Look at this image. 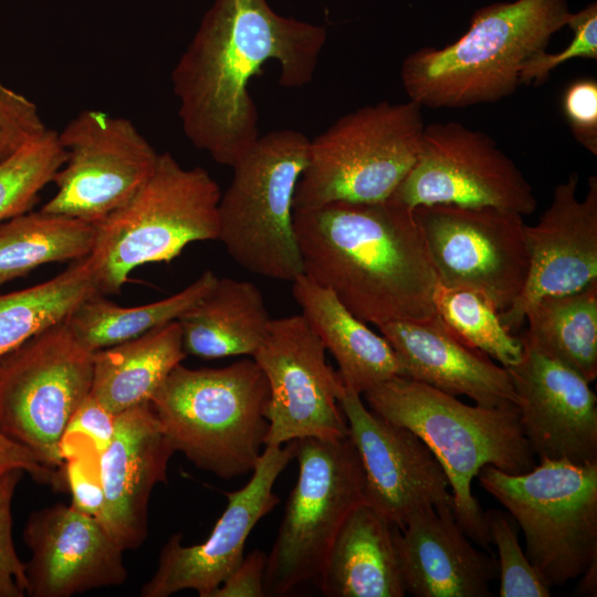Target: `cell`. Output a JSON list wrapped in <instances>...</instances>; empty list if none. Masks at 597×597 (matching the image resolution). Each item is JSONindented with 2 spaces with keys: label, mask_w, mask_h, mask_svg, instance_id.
Listing matches in <instances>:
<instances>
[{
  "label": "cell",
  "mask_w": 597,
  "mask_h": 597,
  "mask_svg": "<svg viewBox=\"0 0 597 597\" xmlns=\"http://www.w3.org/2000/svg\"><path fill=\"white\" fill-rule=\"evenodd\" d=\"M567 0H514L478 9L469 28L443 48L407 55L400 78L421 107L460 108L496 103L515 92L525 62L566 27Z\"/></svg>",
  "instance_id": "obj_4"
},
{
  "label": "cell",
  "mask_w": 597,
  "mask_h": 597,
  "mask_svg": "<svg viewBox=\"0 0 597 597\" xmlns=\"http://www.w3.org/2000/svg\"><path fill=\"white\" fill-rule=\"evenodd\" d=\"M95 224L27 211L0 223V286L38 266L87 258L94 247Z\"/></svg>",
  "instance_id": "obj_30"
},
{
  "label": "cell",
  "mask_w": 597,
  "mask_h": 597,
  "mask_svg": "<svg viewBox=\"0 0 597 597\" xmlns=\"http://www.w3.org/2000/svg\"><path fill=\"white\" fill-rule=\"evenodd\" d=\"M268 380L252 358L220 368L177 365L150 400L174 452L223 480L253 471L269 428Z\"/></svg>",
  "instance_id": "obj_5"
},
{
  "label": "cell",
  "mask_w": 597,
  "mask_h": 597,
  "mask_svg": "<svg viewBox=\"0 0 597 597\" xmlns=\"http://www.w3.org/2000/svg\"><path fill=\"white\" fill-rule=\"evenodd\" d=\"M325 347L302 314L271 320L252 356L269 385L265 446L348 437L339 405L344 385L326 360Z\"/></svg>",
  "instance_id": "obj_15"
},
{
  "label": "cell",
  "mask_w": 597,
  "mask_h": 597,
  "mask_svg": "<svg viewBox=\"0 0 597 597\" xmlns=\"http://www.w3.org/2000/svg\"><path fill=\"white\" fill-rule=\"evenodd\" d=\"M221 193L206 169L159 154L147 181L95 224L88 260L100 293H118L135 269L170 262L192 242L217 240Z\"/></svg>",
  "instance_id": "obj_6"
},
{
  "label": "cell",
  "mask_w": 597,
  "mask_h": 597,
  "mask_svg": "<svg viewBox=\"0 0 597 597\" xmlns=\"http://www.w3.org/2000/svg\"><path fill=\"white\" fill-rule=\"evenodd\" d=\"M421 108L410 100L383 101L344 115L310 139L294 210L389 199L418 157L426 126Z\"/></svg>",
  "instance_id": "obj_8"
},
{
  "label": "cell",
  "mask_w": 597,
  "mask_h": 597,
  "mask_svg": "<svg viewBox=\"0 0 597 597\" xmlns=\"http://www.w3.org/2000/svg\"><path fill=\"white\" fill-rule=\"evenodd\" d=\"M268 554L254 549L212 593L211 597H265L264 574Z\"/></svg>",
  "instance_id": "obj_41"
},
{
  "label": "cell",
  "mask_w": 597,
  "mask_h": 597,
  "mask_svg": "<svg viewBox=\"0 0 597 597\" xmlns=\"http://www.w3.org/2000/svg\"><path fill=\"white\" fill-rule=\"evenodd\" d=\"M66 158L41 208L97 224L151 176L159 154L127 118L85 109L57 133Z\"/></svg>",
  "instance_id": "obj_14"
},
{
  "label": "cell",
  "mask_w": 597,
  "mask_h": 597,
  "mask_svg": "<svg viewBox=\"0 0 597 597\" xmlns=\"http://www.w3.org/2000/svg\"><path fill=\"white\" fill-rule=\"evenodd\" d=\"M65 158L57 133L48 128L0 160V222L29 211Z\"/></svg>",
  "instance_id": "obj_33"
},
{
  "label": "cell",
  "mask_w": 597,
  "mask_h": 597,
  "mask_svg": "<svg viewBox=\"0 0 597 597\" xmlns=\"http://www.w3.org/2000/svg\"><path fill=\"white\" fill-rule=\"evenodd\" d=\"M575 595L595 597L597 595V559H595L580 575Z\"/></svg>",
  "instance_id": "obj_43"
},
{
  "label": "cell",
  "mask_w": 597,
  "mask_h": 597,
  "mask_svg": "<svg viewBox=\"0 0 597 597\" xmlns=\"http://www.w3.org/2000/svg\"><path fill=\"white\" fill-rule=\"evenodd\" d=\"M291 283L301 314L334 356L344 387L363 395L394 377H405L388 341L356 317L329 289L304 273Z\"/></svg>",
  "instance_id": "obj_24"
},
{
  "label": "cell",
  "mask_w": 597,
  "mask_h": 597,
  "mask_svg": "<svg viewBox=\"0 0 597 597\" xmlns=\"http://www.w3.org/2000/svg\"><path fill=\"white\" fill-rule=\"evenodd\" d=\"M326 39V28L281 15L268 0H213L171 72L187 138L232 168L260 137L251 78L275 61L281 86L308 84Z\"/></svg>",
  "instance_id": "obj_1"
},
{
  "label": "cell",
  "mask_w": 597,
  "mask_h": 597,
  "mask_svg": "<svg viewBox=\"0 0 597 597\" xmlns=\"http://www.w3.org/2000/svg\"><path fill=\"white\" fill-rule=\"evenodd\" d=\"M505 367L521 426L540 460L597 462V398L583 376L534 348Z\"/></svg>",
  "instance_id": "obj_19"
},
{
  "label": "cell",
  "mask_w": 597,
  "mask_h": 597,
  "mask_svg": "<svg viewBox=\"0 0 597 597\" xmlns=\"http://www.w3.org/2000/svg\"><path fill=\"white\" fill-rule=\"evenodd\" d=\"M217 280L218 276L207 270L179 292L137 306L117 305L98 293L82 302L65 322L77 342L94 353L178 321L212 289Z\"/></svg>",
  "instance_id": "obj_29"
},
{
  "label": "cell",
  "mask_w": 597,
  "mask_h": 597,
  "mask_svg": "<svg viewBox=\"0 0 597 597\" xmlns=\"http://www.w3.org/2000/svg\"><path fill=\"white\" fill-rule=\"evenodd\" d=\"M174 453L150 402L116 415L112 440L98 455L104 494L98 520L123 551L145 541L149 498L166 482Z\"/></svg>",
  "instance_id": "obj_21"
},
{
  "label": "cell",
  "mask_w": 597,
  "mask_h": 597,
  "mask_svg": "<svg viewBox=\"0 0 597 597\" xmlns=\"http://www.w3.org/2000/svg\"><path fill=\"white\" fill-rule=\"evenodd\" d=\"M406 594L415 597H490L498 559L475 549L452 511L415 513L396 536Z\"/></svg>",
  "instance_id": "obj_23"
},
{
  "label": "cell",
  "mask_w": 597,
  "mask_h": 597,
  "mask_svg": "<svg viewBox=\"0 0 597 597\" xmlns=\"http://www.w3.org/2000/svg\"><path fill=\"white\" fill-rule=\"evenodd\" d=\"M295 447V441L264 447L248 483L237 491L224 492L227 506L205 542L186 546L180 534L170 536L140 596L168 597L193 589L200 597H211L242 561L253 527L277 505L280 500L273 486L294 459Z\"/></svg>",
  "instance_id": "obj_17"
},
{
  "label": "cell",
  "mask_w": 597,
  "mask_h": 597,
  "mask_svg": "<svg viewBox=\"0 0 597 597\" xmlns=\"http://www.w3.org/2000/svg\"><path fill=\"white\" fill-rule=\"evenodd\" d=\"M524 345L572 368L588 383L597 378V282L573 293L546 296L525 313Z\"/></svg>",
  "instance_id": "obj_28"
},
{
  "label": "cell",
  "mask_w": 597,
  "mask_h": 597,
  "mask_svg": "<svg viewBox=\"0 0 597 597\" xmlns=\"http://www.w3.org/2000/svg\"><path fill=\"white\" fill-rule=\"evenodd\" d=\"M92 380L93 353L66 322L42 331L0 358V430L62 471L61 441Z\"/></svg>",
  "instance_id": "obj_11"
},
{
  "label": "cell",
  "mask_w": 597,
  "mask_h": 597,
  "mask_svg": "<svg viewBox=\"0 0 597 597\" xmlns=\"http://www.w3.org/2000/svg\"><path fill=\"white\" fill-rule=\"evenodd\" d=\"M573 172L553 191L551 205L534 226H526L530 268L514 303L500 313L512 333L524 324L527 310L546 296L577 292L597 282V178L588 179L584 199Z\"/></svg>",
  "instance_id": "obj_18"
},
{
  "label": "cell",
  "mask_w": 597,
  "mask_h": 597,
  "mask_svg": "<svg viewBox=\"0 0 597 597\" xmlns=\"http://www.w3.org/2000/svg\"><path fill=\"white\" fill-rule=\"evenodd\" d=\"M22 471H13L0 481V597L27 595V566L17 554L12 538L11 506Z\"/></svg>",
  "instance_id": "obj_37"
},
{
  "label": "cell",
  "mask_w": 597,
  "mask_h": 597,
  "mask_svg": "<svg viewBox=\"0 0 597 597\" xmlns=\"http://www.w3.org/2000/svg\"><path fill=\"white\" fill-rule=\"evenodd\" d=\"M436 313L465 344L483 352L500 365H515L523 355L519 336L502 323L499 311L482 295L439 282L433 294Z\"/></svg>",
  "instance_id": "obj_32"
},
{
  "label": "cell",
  "mask_w": 597,
  "mask_h": 597,
  "mask_svg": "<svg viewBox=\"0 0 597 597\" xmlns=\"http://www.w3.org/2000/svg\"><path fill=\"white\" fill-rule=\"evenodd\" d=\"M566 25L573 36L568 45L557 53L541 51L530 57L520 74V85H541L561 64L573 59L597 60V4L590 2L577 12H570Z\"/></svg>",
  "instance_id": "obj_35"
},
{
  "label": "cell",
  "mask_w": 597,
  "mask_h": 597,
  "mask_svg": "<svg viewBox=\"0 0 597 597\" xmlns=\"http://www.w3.org/2000/svg\"><path fill=\"white\" fill-rule=\"evenodd\" d=\"M308 150L303 133L273 130L260 136L232 167L218 206L217 240L253 274L285 282L303 274L293 201Z\"/></svg>",
  "instance_id": "obj_7"
},
{
  "label": "cell",
  "mask_w": 597,
  "mask_h": 597,
  "mask_svg": "<svg viewBox=\"0 0 597 597\" xmlns=\"http://www.w3.org/2000/svg\"><path fill=\"white\" fill-rule=\"evenodd\" d=\"M186 356L178 321L96 350L91 395L114 415L150 402Z\"/></svg>",
  "instance_id": "obj_27"
},
{
  "label": "cell",
  "mask_w": 597,
  "mask_h": 597,
  "mask_svg": "<svg viewBox=\"0 0 597 597\" xmlns=\"http://www.w3.org/2000/svg\"><path fill=\"white\" fill-rule=\"evenodd\" d=\"M13 471L28 473L36 482L61 486L63 474L56 473L29 448L0 430V481Z\"/></svg>",
  "instance_id": "obj_42"
},
{
  "label": "cell",
  "mask_w": 597,
  "mask_h": 597,
  "mask_svg": "<svg viewBox=\"0 0 597 597\" xmlns=\"http://www.w3.org/2000/svg\"><path fill=\"white\" fill-rule=\"evenodd\" d=\"M271 320L255 284L218 277L212 289L178 322L186 354L214 359L253 356Z\"/></svg>",
  "instance_id": "obj_26"
},
{
  "label": "cell",
  "mask_w": 597,
  "mask_h": 597,
  "mask_svg": "<svg viewBox=\"0 0 597 597\" xmlns=\"http://www.w3.org/2000/svg\"><path fill=\"white\" fill-rule=\"evenodd\" d=\"M46 129L36 105L0 83V160Z\"/></svg>",
  "instance_id": "obj_38"
},
{
  "label": "cell",
  "mask_w": 597,
  "mask_h": 597,
  "mask_svg": "<svg viewBox=\"0 0 597 597\" xmlns=\"http://www.w3.org/2000/svg\"><path fill=\"white\" fill-rule=\"evenodd\" d=\"M368 408L408 428L434 454L449 480L454 517L465 535L483 548L491 538L472 481L492 465L510 474L535 467L516 406H470L423 383L397 376L363 394Z\"/></svg>",
  "instance_id": "obj_3"
},
{
  "label": "cell",
  "mask_w": 597,
  "mask_h": 597,
  "mask_svg": "<svg viewBox=\"0 0 597 597\" xmlns=\"http://www.w3.org/2000/svg\"><path fill=\"white\" fill-rule=\"evenodd\" d=\"M339 405L362 460L369 506L398 528L423 509L454 514L447 474L416 433L374 412L346 387Z\"/></svg>",
  "instance_id": "obj_16"
},
{
  "label": "cell",
  "mask_w": 597,
  "mask_h": 597,
  "mask_svg": "<svg viewBox=\"0 0 597 597\" xmlns=\"http://www.w3.org/2000/svg\"><path fill=\"white\" fill-rule=\"evenodd\" d=\"M303 273L380 326L436 314L438 277L413 209L390 197L294 210Z\"/></svg>",
  "instance_id": "obj_2"
},
{
  "label": "cell",
  "mask_w": 597,
  "mask_h": 597,
  "mask_svg": "<svg viewBox=\"0 0 597 597\" xmlns=\"http://www.w3.org/2000/svg\"><path fill=\"white\" fill-rule=\"evenodd\" d=\"M23 538L31 552L27 595L70 597L122 585L127 577L123 549L98 519L73 505L33 512Z\"/></svg>",
  "instance_id": "obj_20"
},
{
  "label": "cell",
  "mask_w": 597,
  "mask_h": 597,
  "mask_svg": "<svg viewBox=\"0 0 597 597\" xmlns=\"http://www.w3.org/2000/svg\"><path fill=\"white\" fill-rule=\"evenodd\" d=\"M562 109L574 138L597 155V81L580 77L570 82L562 96Z\"/></svg>",
  "instance_id": "obj_39"
},
{
  "label": "cell",
  "mask_w": 597,
  "mask_h": 597,
  "mask_svg": "<svg viewBox=\"0 0 597 597\" xmlns=\"http://www.w3.org/2000/svg\"><path fill=\"white\" fill-rule=\"evenodd\" d=\"M391 197L411 209L488 207L522 216L536 209L533 188L516 164L488 134L458 122L425 126L418 157Z\"/></svg>",
  "instance_id": "obj_13"
},
{
  "label": "cell",
  "mask_w": 597,
  "mask_h": 597,
  "mask_svg": "<svg viewBox=\"0 0 597 597\" xmlns=\"http://www.w3.org/2000/svg\"><path fill=\"white\" fill-rule=\"evenodd\" d=\"M398 530L367 503L356 507L338 532L316 582L323 595L405 596L396 544Z\"/></svg>",
  "instance_id": "obj_25"
},
{
  "label": "cell",
  "mask_w": 597,
  "mask_h": 597,
  "mask_svg": "<svg viewBox=\"0 0 597 597\" xmlns=\"http://www.w3.org/2000/svg\"><path fill=\"white\" fill-rule=\"evenodd\" d=\"M413 212L441 285L476 292L499 313L514 303L530 268L522 214L448 205Z\"/></svg>",
  "instance_id": "obj_12"
},
{
  "label": "cell",
  "mask_w": 597,
  "mask_h": 597,
  "mask_svg": "<svg viewBox=\"0 0 597 597\" xmlns=\"http://www.w3.org/2000/svg\"><path fill=\"white\" fill-rule=\"evenodd\" d=\"M98 293L87 256L45 282L0 294V358L64 322L82 302Z\"/></svg>",
  "instance_id": "obj_31"
},
{
  "label": "cell",
  "mask_w": 597,
  "mask_h": 597,
  "mask_svg": "<svg viewBox=\"0 0 597 597\" xmlns=\"http://www.w3.org/2000/svg\"><path fill=\"white\" fill-rule=\"evenodd\" d=\"M295 442L298 476L266 558L265 596L317 582L346 519L366 503L364 468L349 437Z\"/></svg>",
  "instance_id": "obj_10"
},
{
  "label": "cell",
  "mask_w": 597,
  "mask_h": 597,
  "mask_svg": "<svg viewBox=\"0 0 597 597\" xmlns=\"http://www.w3.org/2000/svg\"><path fill=\"white\" fill-rule=\"evenodd\" d=\"M478 478L522 528L525 555L549 588L597 559V462L541 460L520 474L486 465Z\"/></svg>",
  "instance_id": "obj_9"
},
{
  "label": "cell",
  "mask_w": 597,
  "mask_h": 597,
  "mask_svg": "<svg viewBox=\"0 0 597 597\" xmlns=\"http://www.w3.org/2000/svg\"><path fill=\"white\" fill-rule=\"evenodd\" d=\"M115 419L116 415L90 394L69 421L61 441L63 460L83 449L100 455L112 440Z\"/></svg>",
  "instance_id": "obj_36"
},
{
  "label": "cell",
  "mask_w": 597,
  "mask_h": 597,
  "mask_svg": "<svg viewBox=\"0 0 597 597\" xmlns=\"http://www.w3.org/2000/svg\"><path fill=\"white\" fill-rule=\"evenodd\" d=\"M63 475L72 495V505L100 519L104 494L98 472V455L90 449L77 451L64 460Z\"/></svg>",
  "instance_id": "obj_40"
},
{
  "label": "cell",
  "mask_w": 597,
  "mask_h": 597,
  "mask_svg": "<svg viewBox=\"0 0 597 597\" xmlns=\"http://www.w3.org/2000/svg\"><path fill=\"white\" fill-rule=\"evenodd\" d=\"M491 542L499 553L500 597H549L551 588L541 579L519 542L514 519L506 511L484 512Z\"/></svg>",
  "instance_id": "obj_34"
},
{
  "label": "cell",
  "mask_w": 597,
  "mask_h": 597,
  "mask_svg": "<svg viewBox=\"0 0 597 597\" xmlns=\"http://www.w3.org/2000/svg\"><path fill=\"white\" fill-rule=\"evenodd\" d=\"M394 348L405 377L483 407L516 406L507 369L461 341L436 313L378 326Z\"/></svg>",
  "instance_id": "obj_22"
}]
</instances>
